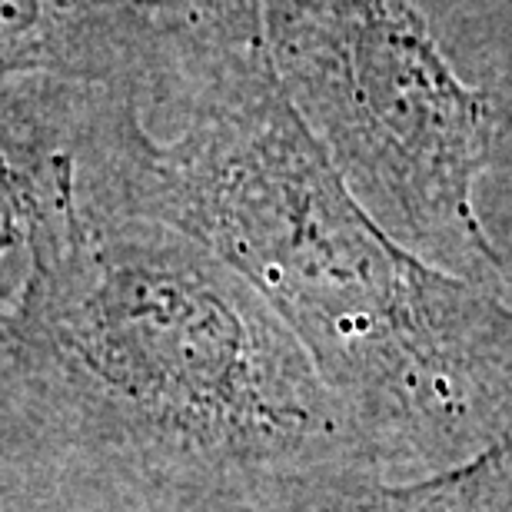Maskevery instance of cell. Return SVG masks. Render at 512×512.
Here are the masks:
<instances>
[{"label": "cell", "instance_id": "obj_3", "mask_svg": "<svg viewBox=\"0 0 512 512\" xmlns=\"http://www.w3.org/2000/svg\"><path fill=\"white\" fill-rule=\"evenodd\" d=\"M286 94L356 200L436 270L512 293L476 187L512 140V104L449 67L413 0H263Z\"/></svg>", "mask_w": 512, "mask_h": 512}, {"label": "cell", "instance_id": "obj_8", "mask_svg": "<svg viewBox=\"0 0 512 512\" xmlns=\"http://www.w3.org/2000/svg\"><path fill=\"white\" fill-rule=\"evenodd\" d=\"M0 512H70L54 493L0 459Z\"/></svg>", "mask_w": 512, "mask_h": 512}, {"label": "cell", "instance_id": "obj_2", "mask_svg": "<svg viewBox=\"0 0 512 512\" xmlns=\"http://www.w3.org/2000/svg\"><path fill=\"white\" fill-rule=\"evenodd\" d=\"M107 213L187 233L306 346L389 483L512 433V303L406 250L286 94L266 37L190 50L107 160Z\"/></svg>", "mask_w": 512, "mask_h": 512}, {"label": "cell", "instance_id": "obj_6", "mask_svg": "<svg viewBox=\"0 0 512 512\" xmlns=\"http://www.w3.org/2000/svg\"><path fill=\"white\" fill-rule=\"evenodd\" d=\"M356 512H512V433L446 473L383 483Z\"/></svg>", "mask_w": 512, "mask_h": 512}, {"label": "cell", "instance_id": "obj_7", "mask_svg": "<svg viewBox=\"0 0 512 512\" xmlns=\"http://www.w3.org/2000/svg\"><path fill=\"white\" fill-rule=\"evenodd\" d=\"M167 24L220 40H253L263 34V0H147Z\"/></svg>", "mask_w": 512, "mask_h": 512}, {"label": "cell", "instance_id": "obj_9", "mask_svg": "<svg viewBox=\"0 0 512 512\" xmlns=\"http://www.w3.org/2000/svg\"><path fill=\"white\" fill-rule=\"evenodd\" d=\"M7 323H10V320H4V316H0V343H4V333H7Z\"/></svg>", "mask_w": 512, "mask_h": 512}, {"label": "cell", "instance_id": "obj_1", "mask_svg": "<svg viewBox=\"0 0 512 512\" xmlns=\"http://www.w3.org/2000/svg\"><path fill=\"white\" fill-rule=\"evenodd\" d=\"M0 459L70 512H356L389 483L283 316L130 213H90L7 323Z\"/></svg>", "mask_w": 512, "mask_h": 512}, {"label": "cell", "instance_id": "obj_4", "mask_svg": "<svg viewBox=\"0 0 512 512\" xmlns=\"http://www.w3.org/2000/svg\"><path fill=\"white\" fill-rule=\"evenodd\" d=\"M124 94L64 77H0V316L94 213L100 137Z\"/></svg>", "mask_w": 512, "mask_h": 512}, {"label": "cell", "instance_id": "obj_5", "mask_svg": "<svg viewBox=\"0 0 512 512\" xmlns=\"http://www.w3.org/2000/svg\"><path fill=\"white\" fill-rule=\"evenodd\" d=\"M190 34L147 0H0V77H64L137 100L143 117L177 84Z\"/></svg>", "mask_w": 512, "mask_h": 512}]
</instances>
